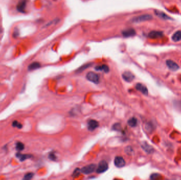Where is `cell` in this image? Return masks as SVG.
I'll return each instance as SVG.
<instances>
[{
	"label": "cell",
	"mask_w": 181,
	"mask_h": 180,
	"mask_svg": "<svg viewBox=\"0 0 181 180\" xmlns=\"http://www.w3.org/2000/svg\"><path fill=\"white\" fill-rule=\"evenodd\" d=\"M86 77L88 80L94 83H98L99 82V76L97 73L94 72H89L87 73Z\"/></svg>",
	"instance_id": "2"
},
{
	"label": "cell",
	"mask_w": 181,
	"mask_h": 180,
	"mask_svg": "<svg viewBox=\"0 0 181 180\" xmlns=\"http://www.w3.org/2000/svg\"><path fill=\"white\" fill-rule=\"evenodd\" d=\"M138 121L136 118L135 117H132L129 119L128 121V124L131 127H136L137 125Z\"/></svg>",
	"instance_id": "19"
},
{
	"label": "cell",
	"mask_w": 181,
	"mask_h": 180,
	"mask_svg": "<svg viewBox=\"0 0 181 180\" xmlns=\"http://www.w3.org/2000/svg\"><path fill=\"white\" fill-rule=\"evenodd\" d=\"M99 126V122L95 120L91 119L89 120L88 124V127L89 130L93 131L95 130L97 128H98Z\"/></svg>",
	"instance_id": "11"
},
{
	"label": "cell",
	"mask_w": 181,
	"mask_h": 180,
	"mask_svg": "<svg viewBox=\"0 0 181 180\" xmlns=\"http://www.w3.org/2000/svg\"><path fill=\"white\" fill-rule=\"evenodd\" d=\"M166 65L168 67V68L171 71H176L177 70H178L179 68V65L175 62H174L173 60H167L166 61Z\"/></svg>",
	"instance_id": "6"
},
{
	"label": "cell",
	"mask_w": 181,
	"mask_h": 180,
	"mask_svg": "<svg viewBox=\"0 0 181 180\" xmlns=\"http://www.w3.org/2000/svg\"><path fill=\"white\" fill-rule=\"evenodd\" d=\"M40 67H41V64L40 63L38 62H34L31 63L28 66V70L30 71H32L37 69H39Z\"/></svg>",
	"instance_id": "17"
},
{
	"label": "cell",
	"mask_w": 181,
	"mask_h": 180,
	"mask_svg": "<svg viewBox=\"0 0 181 180\" xmlns=\"http://www.w3.org/2000/svg\"><path fill=\"white\" fill-rule=\"evenodd\" d=\"M164 35L163 33L161 31H152L148 34V37L150 39H158Z\"/></svg>",
	"instance_id": "10"
},
{
	"label": "cell",
	"mask_w": 181,
	"mask_h": 180,
	"mask_svg": "<svg viewBox=\"0 0 181 180\" xmlns=\"http://www.w3.org/2000/svg\"><path fill=\"white\" fill-rule=\"evenodd\" d=\"M16 156L20 159V161H22V162L32 157V156L30 154H21L20 153H17Z\"/></svg>",
	"instance_id": "18"
},
{
	"label": "cell",
	"mask_w": 181,
	"mask_h": 180,
	"mask_svg": "<svg viewBox=\"0 0 181 180\" xmlns=\"http://www.w3.org/2000/svg\"><path fill=\"white\" fill-rule=\"evenodd\" d=\"M49 158H50V159L53 160H54L56 159V156H55V155L54 154L51 153V154H50L49 155Z\"/></svg>",
	"instance_id": "28"
},
{
	"label": "cell",
	"mask_w": 181,
	"mask_h": 180,
	"mask_svg": "<svg viewBox=\"0 0 181 180\" xmlns=\"http://www.w3.org/2000/svg\"><path fill=\"white\" fill-rule=\"evenodd\" d=\"M95 167L96 165L93 164L87 165L81 169V172L85 174H89L94 171Z\"/></svg>",
	"instance_id": "5"
},
{
	"label": "cell",
	"mask_w": 181,
	"mask_h": 180,
	"mask_svg": "<svg viewBox=\"0 0 181 180\" xmlns=\"http://www.w3.org/2000/svg\"><path fill=\"white\" fill-rule=\"evenodd\" d=\"M146 128L147 129V130L148 131H151L152 129H153V125H152L151 123H148L146 125Z\"/></svg>",
	"instance_id": "26"
},
{
	"label": "cell",
	"mask_w": 181,
	"mask_h": 180,
	"mask_svg": "<svg viewBox=\"0 0 181 180\" xmlns=\"http://www.w3.org/2000/svg\"><path fill=\"white\" fill-rule=\"evenodd\" d=\"M114 163L117 167H122L126 164L125 160L121 156H117L114 159Z\"/></svg>",
	"instance_id": "8"
},
{
	"label": "cell",
	"mask_w": 181,
	"mask_h": 180,
	"mask_svg": "<svg viewBox=\"0 0 181 180\" xmlns=\"http://www.w3.org/2000/svg\"><path fill=\"white\" fill-rule=\"evenodd\" d=\"M141 147L146 153L148 154H152L154 153V148L149 144H147L146 142H144L141 145Z\"/></svg>",
	"instance_id": "12"
},
{
	"label": "cell",
	"mask_w": 181,
	"mask_h": 180,
	"mask_svg": "<svg viewBox=\"0 0 181 180\" xmlns=\"http://www.w3.org/2000/svg\"><path fill=\"white\" fill-rule=\"evenodd\" d=\"M152 18V15H151L150 14H142V15L133 17L132 18L131 21L132 23H140V22H144L146 21L151 20Z\"/></svg>",
	"instance_id": "1"
},
{
	"label": "cell",
	"mask_w": 181,
	"mask_h": 180,
	"mask_svg": "<svg viewBox=\"0 0 181 180\" xmlns=\"http://www.w3.org/2000/svg\"><path fill=\"white\" fill-rule=\"evenodd\" d=\"M95 69L97 71H103L105 72H108L109 71V67L106 64H102L101 65H97L95 67Z\"/></svg>",
	"instance_id": "15"
},
{
	"label": "cell",
	"mask_w": 181,
	"mask_h": 180,
	"mask_svg": "<svg viewBox=\"0 0 181 180\" xmlns=\"http://www.w3.org/2000/svg\"><path fill=\"white\" fill-rule=\"evenodd\" d=\"M92 64V63H88V64H85V65L82 66L81 67H80V68L77 70V72H81V71H84L85 69H87L88 68L90 67V66H91Z\"/></svg>",
	"instance_id": "21"
},
{
	"label": "cell",
	"mask_w": 181,
	"mask_h": 180,
	"mask_svg": "<svg viewBox=\"0 0 181 180\" xmlns=\"http://www.w3.org/2000/svg\"><path fill=\"white\" fill-rule=\"evenodd\" d=\"M113 129L115 130H120L121 125L119 123H116L113 126Z\"/></svg>",
	"instance_id": "25"
},
{
	"label": "cell",
	"mask_w": 181,
	"mask_h": 180,
	"mask_svg": "<svg viewBox=\"0 0 181 180\" xmlns=\"http://www.w3.org/2000/svg\"><path fill=\"white\" fill-rule=\"evenodd\" d=\"M160 176V175L159 174L157 173H154L150 175V179H156L157 178H158V177H159Z\"/></svg>",
	"instance_id": "27"
},
{
	"label": "cell",
	"mask_w": 181,
	"mask_h": 180,
	"mask_svg": "<svg viewBox=\"0 0 181 180\" xmlns=\"http://www.w3.org/2000/svg\"><path fill=\"white\" fill-rule=\"evenodd\" d=\"M33 175H34V174L33 173H28L24 176L23 179H25V180L30 179L33 177Z\"/></svg>",
	"instance_id": "23"
},
{
	"label": "cell",
	"mask_w": 181,
	"mask_h": 180,
	"mask_svg": "<svg viewBox=\"0 0 181 180\" xmlns=\"http://www.w3.org/2000/svg\"><path fill=\"white\" fill-rule=\"evenodd\" d=\"M108 169V164L106 160H102L99 163V166L97 169V172L98 173H102Z\"/></svg>",
	"instance_id": "4"
},
{
	"label": "cell",
	"mask_w": 181,
	"mask_h": 180,
	"mask_svg": "<svg viewBox=\"0 0 181 180\" xmlns=\"http://www.w3.org/2000/svg\"><path fill=\"white\" fill-rule=\"evenodd\" d=\"M24 148V144L21 143V142H18L16 144V149L18 150L21 151L23 150Z\"/></svg>",
	"instance_id": "20"
},
{
	"label": "cell",
	"mask_w": 181,
	"mask_h": 180,
	"mask_svg": "<svg viewBox=\"0 0 181 180\" xmlns=\"http://www.w3.org/2000/svg\"><path fill=\"white\" fill-rule=\"evenodd\" d=\"M154 12H155V14L156 15H157L159 18H162V19H163V20H172V18H171L170 16H169L168 15H167L166 13H165L163 12L157 10H155L154 11Z\"/></svg>",
	"instance_id": "13"
},
{
	"label": "cell",
	"mask_w": 181,
	"mask_h": 180,
	"mask_svg": "<svg viewBox=\"0 0 181 180\" xmlns=\"http://www.w3.org/2000/svg\"><path fill=\"white\" fill-rule=\"evenodd\" d=\"M136 31L133 29H132V28L125 30L122 32V35L125 37H127L134 36L136 35Z\"/></svg>",
	"instance_id": "14"
},
{
	"label": "cell",
	"mask_w": 181,
	"mask_h": 180,
	"mask_svg": "<svg viewBox=\"0 0 181 180\" xmlns=\"http://www.w3.org/2000/svg\"><path fill=\"white\" fill-rule=\"evenodd\" d=\"M12 126L14 127H16L19 129H21L22 127V125L21 124V123L19 122L18 121H14L12 123Z\"/></svg>",
	"instance_id": "22"
},
{
	"label": "cell",
	"mask_w": 181,
	"mask_h": 180,
	"mask_svg": "<svg viewBox=\"0 0 181 180\" xmlns=\"http://www.w3.org/2000/svg\"><path fill=\"white\" fill-rule=\"evenodd\" d=\"M27 4V0H19L16 5V10L18 12L24 13Z\"/></svg>",
	"instance_id": "3"
},
{
	"label": "cell",
	"mask_w": 181,
	"mask_h": 180,
	"mask_svg": "<svg viewBox=\"0 0 181 180\" xmlns=\"http://www.w3.org/2000/svg\"><path fill=\"white\" fill-rule=\"evenodd\" d=\"M171 39L174 42H178L181 40V31L179 30L175 32L171 36Z\"/></svg>",
	"instance_id": "16"
},
{
	"label": "cell",
	"mask_w": 181,
	"mask_h": 180,
	"mask_svg": "<svg viewBox=\"0 0 181 180\" xmlns=\"http://www.w3.org/2000/svg\"><path fill=\"white\" fill-rule=\"evenodd\" d=\"M122 78L126 81L130 82L135 78V75L130 71H125L122 74Z\"/></svg>",
	"instance_id": "7"
},
{
	"label": "cell",
	"mask_w": 181,
	"mask_h": 180,
	"mask_svg": "<svg viewBox=\"0 0 181 180\" xmlns=\"http://www.w3.org/2000/svg\"><path fill=\"white\" fill-rule=\"evenodd\" d=\"M81 172V170H80L79 168H76L75 170H74V172H73V177H76V176H78L80 173Z\"/></svg>",
	"instance_id": "24"
},
{
	"label": "cell",
	"mask_w": 181,
	"mask_h": 180,
	"mask_svg": "<svg viewBox=\"0 0 181 180\" xmlns=\"http://www.w3.org/2000/svg\"><path fill=\"white\" fill-rule=\"evenodd\" d=\"M135 88L138 91H140L141 93H142L144 94L146 96H147L148 94V90L147 88V87L144 85L143 84L141 83H138L136 84Z\"/></svg>",
	"instance_id": "9"
}]
</instances>
